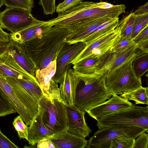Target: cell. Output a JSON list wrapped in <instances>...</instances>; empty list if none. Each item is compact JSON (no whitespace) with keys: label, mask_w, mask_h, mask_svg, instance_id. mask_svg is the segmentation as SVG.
<instances>
[{"label":"cell","mask_w":148,"mask_h":148,"mask_svg":"<svg viewBox=\"0 0 148 148\" xmlns=\"http://www.w3.org/2000/svg\"><path fill=\"white\" fill-rule=\"evenodd\" d=\"M124 4L114 5L106 2H82L62 13L55 18L47 21V24L60 28L85 22L94 21L105 17L117 18L125 13Z\"/></svg>","instance_id":"obj_1"},{"label":"cell","mask_w":148,"mask_h":148,"mask_svg":"<svg viewBox=\"0 0 148 148\" xmlns=\"http://www.w3.org/2000/svg\"><path fill=\"white\" fill-rule=\"evenodd\" d=\"M71 32L69 30L53 26L44 34L23 43L35 65L36 70L45 68L56 60L59 52L66 43V37Z\"/></svg>","instance_id":"obj_2"},{"label":"cell","mask_w":148,"mask_h":148,"mask_svg":"<svg viewBox=\"0 0 148 148\" xmlns=\"http://www.w3.org/2000/svg\"><path fill=\"white\" fill-rule=\"evenodd\" d=\"M76 74L84 83V86L77 88L76 92L74 105L79 109L86 112V110L105 102L112 96L106 87L105 77L95 73Z\"/></svg>","instance_id":"obj_3"},{"label":"cell","mask_w":148,"mask_h":148,"mask_svg":"<svg viewBox=\"0 0 148 148\" xmlns=\"http://www.w3.org/2000/svg\"><path fill=\"white\" fill-rule=\"evenodd\" d=\"M134 57L109 72L105 76L106 87L112 95H121L142 86L141 78L135 75L132 68V61Z\"/></svg>","instance_id":"obj_4"},{"label":"cell","mask_w":148,"mask_h":148,"mask_svg":"<svg viewBox=\"0 0 148 148\" xmlns=\"http://www.w3.org/2000/svg\"><path fill=\"white\" fill-rule=\"evenodd\" d=\"M99 130L118 125L135 126L148 132V106L131 108L106 116L97 121Z\"/></svg>","instance_id":"obj_5"},{"label":"cell","mask_w":148,"mask_h":148,"mask_svg":"<svg viewBox=\"0 0 148 148\" xmlns=\"http://www.w3.org/2000/svg\"><path fill=\"white\" fill-rule=\"evenodd\" d=\"M42 121L53 134L67 130V118L66 105L61 100L53 99V102L43 95L39 102Z\"/></svg>","instance_id":"obj_6"},{"label":"cell","mask_w":148,"mask_h":148,"mask_svg":"<svg viewBox=\"0 0 148 148\" xmlns=\"http://www.w3.org/2000/svg\"><path fill=\"white\" fill-rule=\"evenodd\" d=\"M146 131L135 126L118 125L99 130L88 141L87 148H110L112 141L121 136L135 139L141 133Z\"/></svg>","instance_id":"obj_7"},{"label":"cell","mask_w":148,"mask_h":148,"mask_svg":"<svg viewBox=\"0 0 148 148\" xmlns=\"http://www.w3.org/2000/svg\"><path fill=\"white\" fill-rule=\"evenodd\" d=\"M121 37L118 25L112 31L102 36L86 45L83 51L71 63L74 65L87 58H98L112 51Z\"/></svg>","instance_id":"obj_8"},{"label":"cell","mask_w":148,"mask_h":148,"mask_svg":"<svg viewBox=\"0 0 148 148\" xmlns=\"http://www.w3.org/2000/svg\"><path fill=\"white\" fill-rule=\"evenodd\" d=\"M38 20L31 12L20 8L8 7L0 13V26L10 34L20 32Z\"/></svg>","instance_id":"obj_9"},{"label":"cell","mask_w":148,"mask_h":148,"mask_svg":"<svg viewBox=\"0 0 148 148\" xmlns=\"http://www.w3.org/2000/svg\"><path fill=\"white\" fill-rule=\"evenodd\" d=\"M141 52L136 45L118 52L110 51L99 58L95 73L105 77L108 72Z\"/></svg>","instance_id":"obj_10"},{"label":"cell","mask_w":148,"mask_h":148,"mask_svg":"<svg viewBox=\"0 0 148 148\" xmlns=\"http://www.w3.org/2000/svg\"><path fill=\"white\" fill-rule=\"evenodd\" d=\"M86 46L83 42L70 44L66 43L59 52L56 59V71L53 79L59 83L71 61L83 51Z\"/></svg>","instance_id":"obj_11"},{"label":"cell","mask_w":148,"mask_h":148,"mask_svg":"<svg viewBox=\"0 0 148 148\" xmlns=\"http://www.w3.org/2000/svg\"><path fill=\"white\" fill-rule=\"evenodd\" d=\"M56 71V60L45 68L36 70L35 73V77L44 95L52 102L53 99L61 100L59 88L53 79Z\"/></svg>","instance_id":"obj_12"},{"label":"cell","mask_w":148,"mask_h":148,"mask_svg":"<svg viewBox=\"0 0 148 148\" xmlns=\"http://www.w3.org/2000/svg\"><path fill=\"white\" fill-rule=\"evenodd\" d=\"M133 105L127 99L115 94L112 95L108 100L90 109L86 112L97 121L109 114L131 108Z\"/></svg>","instance_id":"obj_13"},{"label":"cell","mask_w":148,"mask_h":148,"mask_svg":"<svg viewBox=\"0 0 148 148\" xmlns=\"http://www.w3.org/2000/svg\"><path fill=\"white\" fill-rule=\"evenodd\" d=\"M0 76L5 79L11 77L39 83L36 78L20 66L7 51L0 55Z\"/></svg>","instance_id":"obj_14"},{"label":"cell","mask_w":148,"mask_h":148,"mask_svg":"<svg viewBox=\"0 0 148 148\" xmlns=\"http://www.w3.org/2000/svg\"><path fill=\"white\" fill-rule=\"evenodd\" d=\"M81 81L70 66L59 83L61 101L64 104L70 106L74 105L77 90Z\"/></svg>","instance_id":"obj_15"},{"label":"cell","mask_w":148,"mask_h":148,"mask_svg":"<svg viewBox=\"0 0 148 148\" xmlns=\"http://www.w3.org/2000/svg\"><path fill=\"white\" fill-rule=\"evenodd\" d=\"M67 118V131L70 133L85 138L92 132L85 118L86 112L73 106L66 105Z\"/></svg>","instance_id":"obj_16"},{"label":"cell","mask_w":148,"mask_h":148,"mask_svg":"<svg viewBox=\"0 0 148 148\" xmlns=\"http://www.w3.org/2000/svg\"><path fill=\"white\" fill-rule=\"evenodd\" d=\"M7 51L12 56L17 63L24 70L35 77L36 67L35 64L26 51L23 43L10 39Z\"/></svg>","instance_id":"obj_17"},{"label":"cell","mask_w":148,"mask_h":148,"mask_svg":"<svg viewBox=\"0 0 148 148\" xmlns=\"http://www.w3.org/2000/svg\"><path fill=\"white\" fill-rule=\"evenodd\" d=\"M53 135L45 125L42 119V112L39 108L38 112L33 118L28 127L29 144L35 146L40 140Z\"/></svg>","instance_id":"obj_18"},{"label":"cell","mask_w":148,"mask_h":148,"mask_svg":"<svg viewBox=\"0 0 148 148\" xmlns=\"http://www.w3.org/2000/svg\"><path fill=\"white\" fill-rule=\"evenodd\" d=\"M53 26L48 25L47 21L38 20L36 22L18 32L10 34V39L20 43L41 36Z\"/></svg>","instance_id":"obj_19"},{"label":"cell","mask_w":148,"mask_h":148,"mask_svg":"<svg viewBox=\"0 0 148 148\" xmlns=\"http://www.w3.org/2000/svg\"><path fill=\"white\" fill-rule=\"evenodd\" d=\"M48 138L51 140L55 148H84L88 143L85 138L73 134L67 130Z\"/></svg>","instance_id":"obj_20"},{"label":"cell","mask_w":148,"mask_h":148,"mask_svg":"<svg viewBox=\"0 0 148 148\" xmlns=\"http://www.w3.org/2000/svg\"><path fill=\"white\" fill-rule=\"evenodd\" d=\"M0 87L7 97L17 113L21 116L25 124L27 126H29L33 118L6 79L0 76Z\"/></svg>","instance_id":"obj_21"},{"label":"cell","mask_w":148,"mask_h":148,"mask_svg":"<svg viewBox=\"0 0 148 148\" xmlns=\"http://www.w3.org/2000/svg\"><path fill=\"white\" fill-rule=\"evenodd\" d=\"M114 18H115L110 17H105L84 25L72 32L66 37V42L69 44H72L83 42L99 27Z\"/></svg>","instance_id":"obj_22"},{"label":"cell","mask_w":148,"mask_h":148,"mask_svg":"<svg viewBox=\"0 0 148 148\" xmlns=\"http://www.w3.org/2000/svg\"><path fill=\"white\" fill-rule=\"evenodd\" d=\"M6 79L33 118L39 111V103L14 81L12 77H7Z\"/></svg>","instance_id":"obj_23"},{"label":"cell","mask_w":148,"mask_h":148,"mask_svg":"<svg viewBox=\"0 0 148 148\" xmlns=\"http://www.w3.org/2000/svg\"><path fill=\"white\" fill-rule=\"evenodd\" d=\"M119 19V17L114 18L101 25L83 42L87 45L98 38L112 31L118 26Z\"/></svg>","instance_id":"obj_24"},{"label":"cell","mask_w":148,"mask_h":148,"mask_svg":"<svg viewBox=\"0 0 148 148\" xmlns=\"http://www.w3.org/2000/svg\"><path fill=\"white\" fill-rule=\"evenodd\" d=\"M12 78L39 103L40 99L44 95L38 83L22 79Z\"/></svg>","instance_id":"obj_25"},{"label":"cell","mask_w":148,"mask_h":148,"mask_svg":"<svg viewBox=\"0 0 148 148\" xmlns=\"http://www.w3.org/2000/svg\"><path fill=\"white\" fill-rule=\"evenodd\" d=\"M120 97L128 100L135 101V104L148 105V88L142 86L132 90L124 92Z\"/></svg>","instance_id":"obj_26"},{"label":"cell","mask_w":148,"mask_h":148,"mask_svg":"<svg viewBox=\"0 0 148 148\" xmlns=\"http://www.w3.org/2000/svg\"><path fill=\"white\" fill-rule=\"evenodd\" d=\"M132 65L135 75L141 77L148 70V52H141L136 55L133 58Z\"/></svg>","instance_id":"obj_27"},{"label":"cell","mask_w":148,"mask_h":148,"mask_svg":"<svg viewBox=\"0 0 148 148\" xmlns=\"http://www.w3.org/2000/svg\"><path fill=\"white\" fill-rule=\"evenodd\" d=\"M98 58H87L74 64L73 67L77 73L89 74L95 73Z\"/></svg>","instance_id":"obj_28"},{"label":"cell","mask_w":148,"mask_h":148,"mask_svg":"<svg viewBox=\"0 0 148 148\" xmlns=\"http://www.w3.org/2000/svg\"><path fill=\"white\" fill-rule=\"evenodd\" d=\"M135 19V15L132 12L119 21L118 24L121 37L130 38Z\"/></svg>","instance_id":"obj_29"},{"label":"cell","mask_w":148,"mask_h":148,"mask_svg":"<svg viewBox=\"0 0 148 148\" xmlns=\"http://www.w3.org/2000/svg\"><path fill=\"white\" fill-rule=\"evenodd\" d=\"M134 15V21L131 36L132 40L143 29L148 26V13Z\"/></svg>","instance_id":"obj_30"},{"label":"cell","mask_w":148,"mask_h":148,"mask_svg":"<svg viewBox=\"0 0 148 148\" xmlns=\"http://www.w3.org/2000/svg\"><path fill=\"white\" fill-rule=\"evenodd\" d=\"M17 112L0 87V117Z\"/></svg>","instance_id":"obj_31"},{"label":"cell","mask_w":148,"mask_h":148,"mask_svg":"<svg viewBox=\"0 0 148 148\" xmlns=\"http://www.w3.org/2000/svg\"><path fill=\"white\" fill-rule=\"evenodd\" d=\"M4 4L8 7L21 8L31 12L34 7L32 0H3Z\"/></svg>","instance_id":"obj_32"},{"label":"cell","mask_w":148,"mask_h":148,"mask_svg":"<svg viewBox=\"0 0 148 148\" xmlns=\"http://www.w3.org/2000/svg\"><path fill=\"white\" fill-rule=\"evenodd\" d=\"M12 124L19 138H24L27 140L28 127L20 115L14 119Z\"/></svg>","instance_id":"obj_33"},{"label":"cell","mask_w":148,"mask_h":148,"mask_svg":"<svg viewBox=\"0 0 148 148\" xmlns=\"http://www.w3.org/2000/svg\"><path fill=\"white\" fill-rule=\"evenodd\" d=\"M135 140L127 136L119 137L112 141L110 148H133Z\"/></svg>","instance_id":"obj_34"},{"label":"cell","mask_w":148,"mask_h":148,"mask_svg":"<svg viewBox=\"0 0 148 148\" xmlns=\"http://www.w3.org/2000/svg\"><path fill=\"white\" fill-rule=\"evenodd\" d=\"M82 1L83 0H65L57 6L56 12L58 13H62L77 5Z\"/></svg>","instance_id":"obj_35"},{"label":"cell","mask_w":148,"mask_h":148,"mask_svg":"<svg viewBox=\"0 0 148 148\" xmlns=\"http://www.w3.org/2000/svg\"><path fill=\"white\" fill-rule=\"evenodd\" d=\"M136 45L130 38L121 37L118 43L114 47L112 51L114 52H119L129 47Z\"/></svg>","instance_id":"obj_36"},{"label":"cell","mask_w":148,"mask_h":148,"mask_svg":"<svg viewBox=\"0 0 148 148\" xmlns=\"http://www.w3.org/2000/svg\"><path fill=\"white\" fill-rule=\"evenodd\" d=\"M56 0H40L39 4L42 6L44 14L52 15L55 12Z\"/></svg>","instance_id":"obj_37"},{"label":"cell","mask_w":148,"mask_h":148,"mask_svg":"<svg viewBox=\"0 0 148 148\" xmlns=\"http://www.w3.org/2000/svg\"><path fill=\"white\" fill-rule=\"evenodd\" d=\"M133 148H148V134L143 132L135 139Z\"/></svg>","instance_id":"obj_38"},{"label":"cell","mask_w":148,"mask_h":148,"mask_svg":"<svg viewBox=\"0 0 148 148\" xmlns=\"http://www.w3.org/2000/svg\"><path fill=\"white\" fill-rule=\"evenodd\" d=\"M2 132L0 129V148H18Z\"/></svg>","instance_id":"obj_39"},{"label":"cell","mask_w":148,"mask_h":148,"mask_svg":"<svg viewBox=\"0 0 148 148\" xmlns=\"http://www.w3.org/2000/svg\"><path fill=\"white\" fill-rule=\"evenodd\" d=\"M36 147L39 148H55L51 140L49 138L43 139L37 143Z\"/></svg>","instance_id":"obj_40"},{"label":"cell","mask_w":148,"mask_h":148,"mask_svg":"<svg viewBox=\"0 0 148 148\" xmlns=\"http://www.w3.org/2000/svg\"><path fill=\"white\" fill-rule=\"evenodd\" d=\"M148 38V26L141 31L133 40L134 43L136 45L141 41Z\"/></svg>","instance_id":"obj_41"},{"label":"cell","mask_w":148,"mask_h":148,"mask_svg":"<svg viewBox=\"0 0 148 148\" xmlns=\"http://www.w3.org/2000/svg\"><path fill=\"white\" fill-rule=\"evenodd\" d=\"M136 47L143 52H148V38L137 44Z\"/></svg>","instance_id":"obj_42"},{"label":"cell","mask_w":148,"mask_h":148,"mask_svg":"<svg viewBox=\"0 0 148 148\" xmlns=\"http://www.w3.org/2000/svg\"><path fill=\"white\" fill-rule=\"evenodd\" d=\"M134 15H138L148 13V2L139 7L133 12Z\"/></svg>","instance_id":"obj_43"},{"label":"cell","mask_w":148,"mask_h":148,"mask_svg":"<svg viewBox=\"0 0 148 148\" xmlns=\"http://www.w3.org/2000/svg\"><path fill=\"white\" fill-rule=\"evenodd\" d=\"M10 34L5 32L0 26V41L9 42Z\"/></svg>","instance_id":"obj_44"},{"label":"cell","mask_w":148,"mask_h":148,"mask_svg":"<svg viewBox=\"0 0 148 148\" xmlns=\"http://www.w3.org/2000/svg\"><path fill=\"white\" fill-rule=\"evenodd\" d=\"M8 45L0 47V55L7 51Z\"/></svg>","instance_id":"obj_45"},{"label":"cell","mask_w":148,"mask_h":148,"mask_svg":"<svg viewBox=\"0 0 148 148\" xmlns=\"http://www.w3.org/2000/svg\"><path fill=\"white\" fill-rule=\"evenodd\" d=\"M9 42H3L0 41V47L7 46L8 45Z\"/></svg>","instance_id":"obj_46"},{"label":"cell","mask_w":148,"mask_h":148,"mask_svg":"<svg viewBox=\"0 0 148 148\" xmlns=\"http://www.w3.org/2000/svg\"><path fill=\"white\" fill-rule=\"evenodd\" d=\"M3 5H4V3L3 0H0V8Z\"/></svg>","instance_id":"obj_47"},{"label":"cell","mask_w":148,"mask_h":148,"mask_svg":"<svg viewBox=\"0 0 148 148\" xmlns=\"http://www.w3.org/2000/svg\"><path fill=\"white\" fill-rule=\"evenodd\" d=\"M84 0H83V1H84Z\"/></svg>","instance_id":"obj_48"}]
</instances>
